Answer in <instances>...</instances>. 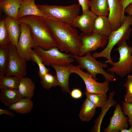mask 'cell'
<instances>
[{
  "mask_svg": "<svg viewBox=\"0 0 132 132\" xmlns=\"http://www.w3.org/2000/svg\"><path fill=\"white\" fill-rule=\"evenodd\" d=\"M97 15L89 10L81 15H78L74 19L72 26L79 28L82 33L93 31L94 23Z\"/></svg>",
  "mask_w": 132,
  "mask_h": 132,
  "instance_id": "obj_14",
  "label": "cell"
},
{
  "mask_svg": "<svg viewBox=\"0 0 132 132\" xmlns=\"http://www.w3.org/2000/svg\"><path fill=\"white\" fill-rule=\"evenodd\" d=\"M92 32L108 37L112 32L110 23L106 16H97Z\"/></svg>",
  "mask_w": 132,
  "mask_h": 132,
  "instance_id": "obj_20",
  "label": "cell"
},
{
  "mask_svg": "<svg viewBox=\"0 0 132 132\" xmlns=\"http://www.w3.org/2000/svg\"><path fill=\"white\" fill-rule=\"evenodd\" d=\"M79 4L82 7V13L89 10L90 0H78Z\"/></svg>",
  "mask_w": 132,
  "mask_h": 132,
  "instance_id": "obj_33",
  "label": "cell"
},
{
  "mask_svg": "<svg viewBox=\"0 0 132 132\" xmlns=\"http://www.w3.org/2000/svg\"><path fill=\"white\" fill-rule=\"evenodd\" d=\"M122 109L124 115L128 116V121L130 125H132V103L124 102Z\"/></svg>",
  "mask_w": 132,
  "mask_h": 132,
  "instance_id": "obj_32",
  "label": "cell"
},
{
  "mask_svg": "<svg viewBox=\"0 0 132 132\" xmlns=\"http://www.w3.org/2000/svg\"><path fill=\"white\" fill-rule=\"evenodd\" d=\"M72 72L77 74L82 79L86 86V92L87 93H107L109 90V81L105 80L102 82H97L89 72L83 71L78 65L74 66Z\"/></svg>",
  "mask_w": 132,
  "mask_h": 132,
  "instance_id": "obj_11",
  "label": "cell"
},
{
  "mask_svg": "<svg viewBox=\"0 0 132 132\" xmlns=\"http://www.w3.org/2000/svg\"><path fill=\"white\" fill-rule=\"evenodd\" d=\"M72 55L80 68L86 69L96 80H98L97 75L100 74L104 77L105 80L109 81H114L115 76L114 74L107 72L103 69L108 66V64L97 61L91 55V52L87 53L84 56Z\"/></svg>",
  "mask_w": 132,
  "mask_h": 132,
  "instance_id": "obj_5",
  "label": "cell"
},
{
  "mask_svg": "<svg viewBox=\"0 0 132 132\" xmlns=\"http://www.w3.org/2000/svg\"><path fill=\"white\" fill-rule=\"evenodd\" d=\"M22 0H0V9L7 16L18 19L19 10Z\"/></svg>",
  "mask_w": 132,
  "mask_h": 132,
  "instance_id": "obj_18",
  "label": "cell"
},
{
  "mask_svg": "<svg viewBox=\"0 0 132 132\" xmlns=\"http://www.w3.org/2000/svg\"><path fill=\"white\" fill-rule=\"evenodd\" d=\"M8 45L9 59L5 75L14 76L19 78L25 77L27 73V61L19 56L15 46L10 42Z\"/></svg>",
  "mask_w": 132,
  "mask_h": 132,
  "instance_id": "obj_8",
  "label": "cell"
},
{
  "mask_svg": "<svg viewBox=\"0 0 132 132\" xmlns=\"http://www.w3.org/2000/svg\"><path fill=\"white\" fill-rule=\"evenodd\" d=\"M21 33L18 43L16 46L19 56L27 61L30 60V54L32 48L37 46L32 36L29 26L20 22Z\"/></svg>",
  "mask_w": 132,
  "mask_h": 132,
  "instance_id": "obj_9",
  "label": "cell"
},
{
  "mask_svg": "<svg viewBox=\"0 0 132 132\" xmlns=\"http://www.w3.org/2000/svg\"></svg>",
  "mask_w": 132,
  "mask_h": 132,
  "instance_id": "obj_38",
  "label": "cell"
},
{
  "mask_svg": "<svg viewBox=\"0 0 132 132\" xmlns=\"http://www.w3.org/2000/svg\"><path fill=\"white\" fill-rule=\"evenodd\" d=\"M35 88V83L31 78L25 77L20 78L18 90L23 98L31 99L34 95Z\"/></svg>",
  "mask_w": 132,
  "mask_h": 132,
  "instance_id": "obj_19",
  "label": "cell"
},
{
  "mask_svg": "<svg viewBox=\"0 0 132 132\" xmlns=\"http://www.w3.org/2000/svg\"><path fill=\"white\" fill-rule=\"evenodd\" d=\"M0 93V100L2 103L8 107L23 98L18 89L2 90Z\"/></svg>",
  "mask_w": 132,
  "mask_h": 132,
  "instance_id": "obj_21",
  "label": "cell"
},
{
  "mask_svg": "<svg viewBox=\"0 0 132 132\" xmlns=\"http://www.w3.org/2000/svg\"><path fill=\"white\" fill-rule=\"evenodd\" d=\"M9 52L8 44L0 46V74H5L8 61Z\"/></svg>",
  "mask_w": 132,
  "mask_h": 132,
  "instance_id": "obj_27",
  "label": "cell"
},
{
  "mask_svg": "<svg viewBox=\"0 0 132 132\" xmlns=\"http://www.w3.org/2000/svg\"><path fill=\"white\" fill-rule=\"evenodd\" d=\"M116 50L119 53V60L114 62L112 66L108 68L107 71L123 77L132 71V47L129 46L125 41L118 45Z\"/></svg>",
  "mask_w": 132,
  "mask_h": 132,
  "instance_id": "obj_6",
  "label": "cell"
},
{
  "mask_svg": "<svg viewBox=\"0 0 132 132\" xmlns=\"http://www.w3.org/2000/svg\"><path fill=\"white\" fill-rule=\"evenodd\" d=\"M51 66L55 71L58 85L61 87L62 90L70 94L69 77L74 66L71 64L66 65L52 64Z\"/></svg>",
  "mask_w": 132,
  "mask_h": 132,
  "instance_id": "obj_15",
  "label": "cell"
},
{
  "mask_svg": "<svg viewBox=\"0 0 132 132\" xmlns=\"http://www.w3.org/2000/svg\"><path fill=\"white\" fill-rule=\"evenodd\" d=\"M30 58V60L36 63L39 66L38 74L40 78L49 72V70L45 66L40 57L34 49L31 50Z\"/></svg>",
  "mask_w": 132,
  "mask_h": 132,
  "instance_id": "obj_29",
  "label": "cell"
},
{
  "mask_svg": "<svg viewBox=\"0 0 132 132\" xmlns=\"http://www.w3.org/2000/svg\"><path fill=\"white\" fill-rule=\"evenodd\" d=\"M81 46L79 55L82 56L89 52L95 51L100 48L105 47L107 44L108 37L92 32H82L80 34Z\"/></svg>",
  "mask_w": 132,
  "mask_h": 132,
  "instance_id": "obj_10",
  "label": "cell"
},
{
  "mask_svg": "<svg viewBox=\"0 0 132 132\" xmlns=\"http://www.w3.org/2000/svg\"><path fill=\"white\" fill-rule=\"evenodd\" d=\"M70 94L72 97L75 99H78L81 98L82 96V93L81 90L77 88L73 89Z\"/></svg>",
  "mask_w": 132,
  "mask_h": 132,
  "instance_id": "obj_34",
  "label": "cell"
},
{
  "mask_svg": "<svg viewBox=\"0 0 132 132\" xmlns=\"http://www.w3.org/2000/svg\"><path fill=\"white\" fill-rule=\"evenodd\" d=\"M115 106L110 123L104 130V132H118L123 129L128 128V117H126L123 113L122 107L120 104H118Z\"/></svg>",
  "mask_w": 132,
  "mask_h": 132,
  "instance_id": "obj_13",
  "label": "cell"
},
{
  "mask_svg": "<svg viewBox=\"0 0 132 132\" xmlns=\"http://www.w3.org/2000/svg\"><path fill=\"white\" fill-rule=\"evenodd\" d=\"M18 20L20 22L29 26L32 36L37 46L44 50L57 47L52 33L43 18L31 15L25 16Z\"/></svg>",
  "mask_w": 132,
  "mask_h": 132,
  "instance_id": "obj_2",
  "label": "cell"
},
{
  "mask_svg": "<svg viewBox=\"0 0 132 132\" xmlns=\"http://www.w3.org/2000/svg\"><path fill=\"white\" fill-rule=\"evenodd\" d=\"M34 49L45 66L52 64L66 65L71 64L75 61L72 54L62 53L56 47L47 50H44L39 46Z\"/></svg>",
  "mask_w": 132,
  "mask_h": 132,
  "instance_id": "obj_7",
  "label": "cell"
},
{
  "mask_svg": "<svg viewBox=\"0 0 132 132\" xmlns=\"http://www.w3.org/2000/svg\"><path fill=\"white\" fill-rule=\"evenodd\" d=\"M84 93L96 108H102L107 101L106 93L91 94L86 92Z\"/></svg>",
  "mask_w": 132,
  "mask_h": 132,
  "instance_id": "obj_26",
  "label": "cell"
},
{
  "mask_svg": "<svg viewBox=\"0 0 132 132\" xmlns=\"http://www.w3.org/2000/svg\"><path fill=\"white\" fill-rule=\"evenodd\" d=\"M40 78L41 84L44 88L47 89H49L52 87H55L58 86L56 75H53L48 72Z\"/></svg>",
  "mask_w": 132,
  "mask_h": 132,
  "instance_id": "obj_28",
  "label": "cell"
},
{
  "mask_svg": "<svg viewBox=\"0 0 132 132\" xmlns=\"http://www.w3.org/2000/svg\"><path fill=\"white\" fill-rule=\"evenodd\" d=\"M130 127L129 129H123L122 130L121 132H132V125H130Z\"/></svg>",
  "mask_w": 132,
  "mask_h": 132,
  "instance_id": "obj_37",
  "label": "cell"
},
{
  "mask_svg": "<svg viewBox=\"0 0 132 132\" xmlns=\"http://www.w3.org/2000/svg\"><path fill=\"white\" fill-rule=\"evenodd\" d=\"M33 103L31 99L23 98L9 107V109L22 114L29 113L32 110Z\"/></svg>",
  "mask_w": 132,
  "mask_h": 132,
  "instance_id": "obj_22",
  "label": "cell"
},
{
  "mask_svg": "<svg viewBox=\"0 0 132 132\" xmlns=\"http://www.w3.org/2000/svg\"><path fill=\"white\" fill-rule=\"evenodd\" d=\"M47 19L63 22L71 25L80 11L79 4L67 6L47 4H36Z\"/></svg>",
  "mask_w": 132,
  "mask_h": 132,
  "instance_id": "obj_4",
  "label": "cell"
},
{
  "mask_svg": "<svg viewBox=\"0 0 132 132\" xmlns=\"http://www.w3.org/2000/svg\"><path fill=\"white\" fill-rule=\"evenodd\" d=\"M43 19L52 33L58 48L61 52L79 55L82 44L77 30L69 24Z\"/></svg>",
  "mask_w": 132,
  "mask_h": 132,
  "instance_id": "obj_1",
  "label": "cell"
},
{
  "mask_svg": "<svg viewBox=\"0 0 132 132\" xmlns=\"http://www.w3.org/2000/svg\"><path fill=\"white\" fill-rule=\"evenodd\" d=\"M126 94L124 96L125 101L132 103V75L129 74L124 85Z\"/></svg>",
  "mask_w": 132,
  "mask_h": 132,
  "instance_id": "obj_31",
  "label": "cell"
},
{
  "mask_svg": "<svg viewBox=\"0 0 132 132\" xmlns=\"http://www.w3.org/2000/svg\"><path fill=\"white\" fill-rule=\"evenodd\" d=\"M11 110L9 109H0V115L3 114H5L8 115L10 118H14L15 117L16 115L13 112L11 111Z\"/></svg>",
  "mask_w": 132,
  "mask_h": 132,
  "instance_id": "obj_35",
  "label": "cell"
},
{
  "mask_svg": "<svg viewBox=\"0 0 132 132\" xmlns=\"http://www.w3.org/2000/svg\"><path fill=\"white\" fill-rule=\"evenodd\" d=\"M9 42L8 33L3 19L0 22V46L7 45Z\"/></svg>",
  "mask_w": 132,
  "mask_h": 132,
  "instance_id": "obj_30",
  "label": "cell"
},
{
  "mask_svg": "<svg viewBox=\"0 0 132 132\" xmlns=\"http://www.w3.org/2000/svg\"><path fill=\"white\" fill-rule=\"evenodd\" d=\"M132 16L128 15L124 22L118 29L112 31L108 37V41L105 48L101 52L94 53L92 55L96 58L103 57L107 60L105 63H109L111 65L113 62L111 59V53L114 47L125 41L129 39L132 29Z\"/></svg>",
  "mask_w": 132,
  "mask_h": 132,
  "instance_id": "obj_3",
  "label": "cell"
},
{
  "mask_svg": "<svg viewBox=\"0 0 132 132\" xmlns=\"http://www.w3.org/2000/svg\"><path fill=\"white\" fill-rule=\"evenodd\" d=\"M107 0L109 9L108 18L112 32L120 27L126 16L124 15L123 6L119 0Z\"/></svg>",
  "mask_w": 132,
  "mask_h": 132,
  "instance_id": "obj_12",
  "label": "cell"
},
{
  "mask_svg": "<svg viewBox=\"0 0 132 132\" xmlns=\"http://www.w3.org/2000/svg\"><path fill=\"white\" fill-rule=\"evenodd\" d=\"M128 15H132V4H131L128 6L126 8L125 11Z\"/></svg>",
  "mask_w": 132,
  "mask_h": 132,
  "instance_id": "obj_36",
  "label": "cell"
},
{
  "mask_svg": "<svg viewBox=\"0 0 132 132\" xmlns=\"http://www.w3.org/2000/svg\"><path fill=\"white\" fill-rule=\"evenodd\" d=\"M31 15L46 18L45 15L35 4V0H23L19 9L18 19L25 16Z\"/></svg>",
  "mask_w": 132,
  "mask_h": 132,
  "instance_id": "obj_17",
  "label": "cell"
},
{
  "mask_svg": "<svg viewBox=\"0 0 132 132\" xmlns=\"http://www.w3.org/2000/svg\"><path fill=\"white\" fill-rule=\"evenodd\" d=\"M10 42L16 45L21 33L20 22L18 19L7 16L4 19Z\"/></svg>",
  "mask_w": 132,
  "mask_h": 132,
  "instance_id": "obj_16",
  "label": "cell"
},
{
  "mask_svg": "<svg viewBox=\"0 0 132 132\" xmlns=\"http://www.w3.org/2000/svg\"><path fill=\"white\" fill-rule=\"evenodd\" d=\"M96 107L87 97L84 101L79 114L80 119L83 121H89L94 116Z\"/></svg>",
  "mask_w": 132,
  "mask_h": 132,
  "instance_id": "obj_23",
  "label": "cell"
},
{
  "mask_svg": "<svg viewBox=\"0 0 132 132\" xmlns=\"http://www.w3.org/2000/svg\"><path fill=\"white\" fill-rule=\"evenodd\" d=\"M91 10L97 16H108L109 9L107 0H91Z\"/></svg>",
  "mask_w": 132,
  "mask_h": 132,
  "instance_id": "obj_24",
  "label": "cell"
},
{
  "mask_svg": "<svg viewBox=\"0 0 132 132\" xmlns=\"http://www.w3.org/2000/svg\"><path fill=\"white\" fill-rule=\"evenodd\" d=\"M0 74V88L1 90L6 89H18L19 78L13 76H7Z\"/></svg>",
  "mask_w": 132,
  "mask_h": 132,
  "instance_id": "obj_25",
  "label": "cell"
}]
</instances>
